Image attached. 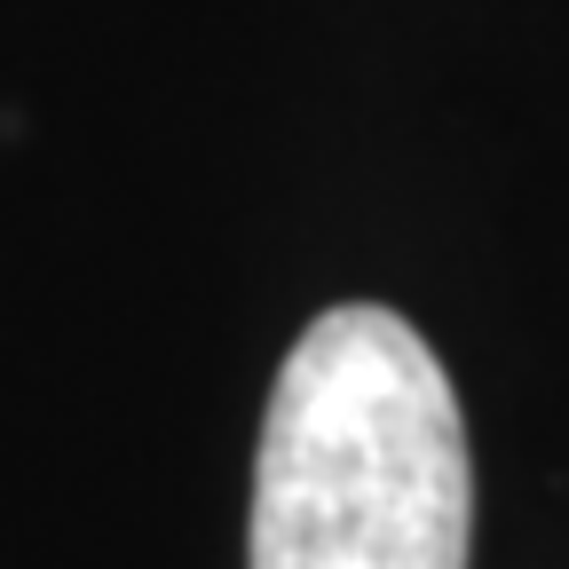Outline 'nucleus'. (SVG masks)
<instances>
[{"mask_svg":"<svg viewBox=\"0 0 569 569\" xmlns=\"http://www.w3.org/2000/svg\"><path fill=\"white\" fill-rule=\"evenodd\" d=\"M459 396L396 309H325L269 388L246 569H467Z\"/></svg>","mask_w":569,"mask_h":569,"instance_id":"f257e3e1","label":"nucleus"}]
</instances>
